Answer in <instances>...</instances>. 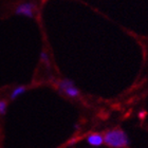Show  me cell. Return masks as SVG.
Segmentation results:
<instances>
[{"label":"cell","mask_w":148,"mask_h":148,"mask_svg":"<svg viewBox=\"0 0 148 148\" xmlns=\"http://www.w3.org/2000/svg\"><path fill=\"white\" fill-rule=\"evenodd\" d=\"M104 143L112 148H124L129 145V139L124 130L112 129L105 133Z\"/></svg>","instance_id":"obj_1"},{"label":"cell","mask_w":148,"mask_h":148,"mask_svg":"<svg viewBox=\"0 0 148 148\" xmlns=\"http://www.w3.org/2000/svg\"><path fill=\"white\" fill-rule=\"evenodd\" d=\"M57 88L59 89L60 92H62L65 95L68 96V97L74 99V97L79 96V90L75 87V85H74V83L72 80H69V79L59 80L58 83H57Z\"/></svg>","instance_id":"obj_2"},{"label":"cell","mask_w":148,"mask_h":148,"mask_svg":"<svg viewBox=\"0 0 148 148\" xmlns=\"http://www.w3.org/2000/svg\"><path fill=\"white\" fill-rule=\"evenodd\" d=\"M36 10V6L31 2H25L19 4L15 10V13L17 15H22L25 17H34V13Z\"/></svg>","instance_id":"obj_3"},{"label":"cell","mask_w":148,"mask_h":148,"mask_svg":"<svg viewBox=\"0 0 148 148\" xmlns=\"http://www.w3.org/2000/svg\"><path fill=\"white\" fill-rule=\"evenodd\" d=\"M87 142L88 144L94 147H99L104 144V136L99 133H91L87 136Z\"/></svg>","instance_id":"obj_4"},{"label":"cell","mask_w":148,"mask_h":148,"mask_svg":"<svg viewBox=\"0 0 148 148\" xmlns=\"http://www.w3.org/2000/svg\"><path fill=\"white\" fill-rule=\"evenodd\" d=\"M25 91H27V88H25V86L16 87L15 89L12 91V93H11V95H10V99H11V101H15L17 97H19L20 95H22Z\"/></svg>","instance_id":"obj_5"},{"label":"cell","mask_w":148,"mask_h":148,"mask_svg":"<svg viewBox=\"0 0 148 148\" xmlns=\"http://www.w3.org/2000/svg\"><path fill=\"white\" fill-rule=\"evenodd\" d=\"M6 108H8V104L5 101L0 99V115H4L6 112Z\"/></svg>","instance_id":"obj_6"},{"label":"cell","mask_w":148,"mask_h":148,"mask_svg":"<svg viewBox=\"0 0 148 148\" xmlns=\"http://www.w3.org/2000/svg\"><path fill=\"white\" fill-rule=\"evenodd\" d=\"M40 59H41V62L47 64V66H50V58H49L48 53H46V52L41 53V54H40Z\"/></svg>","instance_id":"obj_7"}]
</instances>
